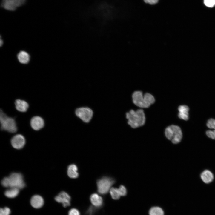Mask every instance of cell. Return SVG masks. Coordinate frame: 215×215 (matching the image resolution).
Listing matches in <instances>:
<instances>
[{"label": "cell", "instance_id": "obj_1", "mask_svg": "<svg viewBox=\"0 0 215 215\" xmlns=\"http://www.w3.org/2000/svg\"><path fill=\"white\" fill-rule=\"evenodd\" d=\"M128 123L131 127L135 128L143 126L145 121V114L142 109L135 111L131 110L126 113Z\"/></svg>", "mask_w": 215, "mask_h": 215}, {"label": "cell", "instance_id": "obj_2", "mask_svg": "<svg viewBox=\"0 0 215 215\" xmlns=\"http://www.w3.org/2000/svg\"><path fill=\"white\" fill-rule=\"evenodd\" d=\"M133 102L137 106L142 108H148L155 102L154 96L150 94L145 93L143 96L142 91L134 92L132 95Z\"/></svg>", "mask_w": 215, "mask_h": 215}, {"label": "cell", "instance_id": "obj_3", "mask_svg": "<svg viewBox=\"0 0 215 215\" xmlns=\"http://www.w3.org/2000/svg\"><path fill=\"white\" fill-rule=\"evenodd\" d=\"M75 116L83 122L88 124L92 119L94 112L92 108L86 106L78 107L74 110Z\"/></svg>", "mask_w": 215, "mask_h": 215}, {"label": "cell", "instance_id": "obj_4", "mask_svg": "<svg viewBox=\"0 0 215 215\" xmlns=\"http://www.w3.org/2000/svg\"><path fill=\"white\" fill-rule=\"evenodd\" d=\"M0 121L1 129L10 133H15L17 130L16 122L13 118L8 116L0 110Z\"/></svg>", "mask_w": 215, "mask_h": 215}, {"label": "cell", "instance_id": "obj_5", "mask_svg": "<svg viewBox=\"0 0 215 215\" xmlns=\"http://www.w3.org/2000/svg\"><path fill=\"white\" fill-rule=\"evenodd\" d=\"M166 138L174 144L179 143L181 140L182 134L180 128L178 126L172 125L167 127L165 130Z\"/></svg>", "mask_w": 215, "mask_h": 215}, {"label": "cell", "instance_id": "obj_6", "mask_svg": "<svg viewBox=\"0 0 215 215\" xmlns=\"http://www.w3.org/2000/svg\"><path fill=\"white\" fill-rule=\"evenodd\" d=\"M115 182L113 178L106 176L98 179L96 182L98 192L102 195L106 194L109 191Z\"/></svg>", "mask_w": 215, "mask_h": 215}, {"label": "cell", "instance_id": "obj_7", "mask_svg": "<svg viewBox=\"0 0 215 215\" xmlns=\"http://www.w3.org/2000/svg\"><path fill=\"white\" fill-rule=\"evenodd\" d=\"M8 177L10 188H15L20 189L25 187V184L23 177L21 173H13Z\"/></svg>", "mask_w": 215, "mask_h": 215}, {"label": "cell", "instance_id": "obj_8", "mask_svg": "<svg viewBox=\"0 0 215 215\" xmlns=\"http://www.w3.org/2000/svg\"><path fill=\"white\" fill-rule=\"evenodd\" d=\"M26 0H2L1 6L9 11H14L17 8L24 4Z\"/></svg>", "mask_w": 215, "mask_h": 215}, {"label": "cell", "instance_id": "obj_9", "mask_svg": "<svg viewBox=\"0 0 215 215\" xmlns=\"http://www.w3.org/2000/svg\"><path fill=\"white\" fill-rule=\"evenodd\" d=\"M55 200L58 203H61L64 207L70 205L71 198L69 195L64 191L61 192L55 198Z\"/></svg>", "mask_w": 215, "mask_h": 215}, {"label": "cell", "instance_id": "obj_10", "mask_svg": "<svg viewBox=\"0 0 215 215\" xmlns=\"http://www.w3.org/2000/svg\"><path fill=\"white\" fill-rule=\"evenodd\" d=\"M11 144L13 147L16 149L22 148L25 143V139L24 137L21 134L15 135L12 138Z\"/></svg>", "mask_w": 215, "mask_h": 215}, {"label": "cell", "instance_id": "obj_11", "mask_svg": "<svg viewBox=\"0 0 215 215\" xmlns=\"http://www.w3.org/2000/svg\"><path fill=\"white\" fill-rule=\"evenodd\" d=\"M30 124L33 129L38 130L43 127L44 123L43 119L41 117L35 116L31 119Z\"/></svg>", "mask_w": 215, "mask_h": 215}, {"label": "cell", "instance_id": "obj_12", "mask_svg": "<svg viewBox=\"0 0 215 215\" xmlns=\"http://www.w3.org/2000/svg\"><path fill=\"white\" fill-rule=\"evenodd\" d=\"M90 199L92 205L97 208H101L103 205L102 198L97 193H94L91 194Z\"/></svg>", "mask_w": 215, "mask_h": 215}, {"label": "cell", "instance_id": "obj_13", "mask_svg": "<svg viewBox=\"0 0 215 215\" xmlns=\"http://www.w3.org/2000/svg\"><path fill=\"white\" fill-rule=\"evenodd\" d=\"M207 126L208 128L213 129L212 130H207L206 132L207 136L209 138L215 139V119L212 118L209 119L207 123Z\"/></svg>", "mask_w": 215, "mask_h": 215}, {"label": "cell", "instance_id": "obj_14", "mask_svg": "<svg viewBox=\"0 0 215 215\" xmlns=\"http://www.w3.org/2000/svg\"><path fill=\"white\" fill-rule=\"evenodd\" d=\"M30 202L31 205L33 208H41L44 203L43 198L39 195L33 196L31 198Z\"/></svg>", "mask_w": 215, "mask_h": 215}, {"label": "cell", "instance_id": "obj_15", "mask_svg": "<svg viewBox=\"0 0 215 215\" xmlns=\"http://www.w3.org/2000/svg\"><path fill=\"white\" fill-rule=\"evenodd\" d=\"M178 110L179 111L178 116L180 119L186 121L188 119V112L189 110V108L186 105H180L178 108Z\"/></svg>", "mask_w": 215, "mask_h": 215}, {"label": "cell", "instance_id": "obj_16", "mask_svg": "<svg viewBox=\"0 0 215 215\" xmlns=\"http://www.w3.org/2000/svg\"><path fill=\"white\" fill-rule=\"evenodd\" d=\"M15 104L17 110L21 112H26L29 107L28 103L24 100L16 99L15 101Z\"/></svg>", "mask_w": 215, "mask_h": 215}, {"label": "cell", "instance_id": "obj_17", "mask_svg": "<svg viewBox=\"0 0 215 215\" xmlns=\"http://www.w3.org/2000/svg\"><path fill=\"white\" fill-rule=\"evenodd\" d=\"M78 168L77 165L75 164H71L69 165L67 168V174L68 176L72 179H76L79 176L78 172Z\"/></svg>", "mask_w": 215, "mask_h": 215}, {"label": "cell", "instance_id": "obj_18", "mask_svg": "<svg viewBox=\"0 0 215 215\" xmlns=\"http://www.w3.org/2000/svg\"><path fill=\"white\" fill-rule=\"evenodd\" d=\"M200 177L202 181L206 184H208L211 182L214 178L213 173L208 170L203 171L201 173Z\"/></svg>", "mask_w": 215, "mask_h": 215}, {"label": "cell", "instance_id": "obj_19", "mask_svg": "<svg viewBox=\"0 0 215 215\" xmlns=\"http://www.w3.org/2000/svg\"><path fill=\"white\" fill-rule=\"evenodd\" d=\"M18 59L20 63L26 64L29 63L30 56L29 53L24 51H21L17 55Z\"/></svg>", "mask_w": 215, "mask_h": 215}, {"label": "cell", "instance_id": "obj_20", "mask_svg": "<svg viewBox=\"0 0 215 215\" xmlns=\"http://www.w3.org/2000/svg\"><path fill=\"white\" fill-rule=\"evenodd\" d=\"M10 188L5 191V196L9 198H13L16 197L19 194V189L15 188Z\"/></svg>", "mask_w": 215, "mask_h": 215}, {"label": "cell", "instance_id": "obj_21", "mask_svg": "<svg viewBox=\"0 0 215 215\" xmlns=\"http://www.w3.org/2000/svg\"><path fill=\"white\" fill-rule=\"evenodd\" d=\"M149 215H164V212L161 208L155 206L152 207L149 211Z\"/></svg>", "mask_w": 215, "mask_h": 215}, {"label": "cell", "instance_id": "obj_22", "mask_svg": "<svg viewBox=\"0 0 215 215\" xmlns=\"http://www.w3.org/2000/svg\"><path fill=\"white\" fill-rule=\"evenodd\" d=\"M109 192L110 195L113 199L118 200L120 198L121 196L118 188L115 187H112L110 189Z\"/></svg>", "mask_w": 215, "mask_h": 215}, {"label": "cell", "instance_id": "obj_23", "mask_svg": "<svg viewBox=\"0 0 215 215\" xmlns=\"http://www.w3.org/2000/svg\"><path fill=\"white\" fill-rule=\"evenodd\" d=\"M98 209L93 206H90L86 210L84 215H94Z\"/></svg>", "mask_w": 215, "mask_h": 215}, {"label": "cell", "instance_id": "obj_24", "mask_svg": "<svg viewBox=\"0 0 215 215\" xmlns=\"http://www.w3.org/2000/svg\"><path fill=\"white\" fill-rule=\"evenodd\" d=\"M119 191L121 196H125L127 193V189L125 187L121 185L118 188Z\"/></svg>", "mask_w": 215, "mask_h": 215}, {"label": "cell", "instance_id": "obj_25", "mask_svg": "<svg viewBox=\"0 0 215 215\" xmlns=\"http://www.w3.org/2000/svg\"><path fill=\"white\" fill-rule=\"evenodd\" d=\"M10 209L7 207L1 208L0 215H10Z\"/></svg>", "mask_w": 215, "mask_h": 215}, {"label": "cell", "instance_id": "obj_26", "mask_svg": "<svg viewBox=\"0 0 215 215\" xmlns=\"http://www.w3.org/2000/svg\"><path fill=\"white\" fill-rule=\"evenodd\" d=\"M68 215H80V213L78 209L73 208L69 210Z\"/></svg>", "mask_w": 215, "mask_h": 215}, {"label": "cell", "instance_id": "obj_27", "mask_svg": "<svg viewBox=\"0 0 215 215\" xmlns=\"http://www.w3.org/2000/svg\"><path fill=\"white\" fill-rule=\"evenodd\" d=\"M1 183L2 186L4 187H9L10 183L8 177H4L2 180Z\"/></svg>", "mask_w": 215, "mask_h": 215}, {"label": "cell", "instance_id": "obj_28", "mask_svg": "<svg viewBox=\"0 0 215 215\" xmlns=\"http://www.w3.org/2000/svg\"><path fill=\"white\" fill-rule=\"evenodd\" d=\"M204 3L206 6L212 7L215 4V0H204Z\"/></svg>", "mask_w": 215, "mask_h": 215}, {"label": "cell", "instance_id": "obj_29", "mask_svg": "<svg viewBox=\"0 0 215 215\" xmlns=\"http://www.w3.org/2000/svg\"><path fill=\"white\" fill-rule=\"evenodd\" d=\"M159 0H144V1L146 3H148L151 5L155 4H156Z\"/></svg>", "mask_w": 215, "mask_h": 215}, {"label": "cell", "instance_id": "obj_30", "mask_svg": "<svg viewBox=\"0 0 215 215\" xmlns=\"http://www.w3.org/2000/svg\"><path fill=\"white\" fill-rule=\"evenodd\" d=\"M0 46L1 47V46L3 45V40H2L1 39H1H0Z\"/></svg>", "mask_w": 215, "mask_h": 215}]
</instances>
